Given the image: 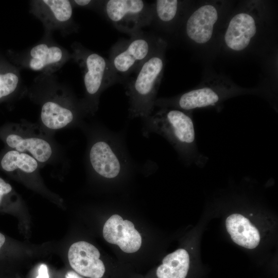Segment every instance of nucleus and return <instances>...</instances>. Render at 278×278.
I'll list each match as a JSON object with an SVG mask.
<instances>
[{"mask_svg":"<svg viewBox=\"0 0 278 278\" xmlns=\"http://www.w3.org/2000/svg\"><path fill=\"white\" fill-rule=\"evenodd\" d=\"M76 4L80 6H85L88 5L91 2V1L90 0H76L74 1Z\"/></svg>","mask_w":278,"mask_h":278,"instance_id":"23","label":"nucleus"},{"mask_svg":"<svg viewBox=\"0 0 278 278\" xmlns=\"http://www.w3.org/2000/svg\"><path fill=\"white\" fill-rule=\"evenodd\" d=\"M1 197H0V200H1Z\"/></svg>","mask_w":278,"mask_h":278,"instance_id":"26","label":"nucleus"},{"mask_svg":"<svg viewBox=\"0 0 278 278\" xmlns=\"http://www.w3.org/2000/svg\"><path fill=\"white\" fill-rule=\"evenodd\" d=\"M144 136L152 133L164 137L186 165L204 166L207 158L199 151L194 122L189 112L170 108H160L154 114L142 118Z\"/></svg>","mask_w":278,"mask_h":278,"instance_id":"1","label":"nucleus"},{"mask_svg":"<svg viewBox=\"0 0 278 278\" xmlns=\"http://www.w3.org/2000/svg\"><path fill=\"white\" fill-rule=\"evenodd\" d=\"M85 61L87 71L84 82L90 96L97 98L102 90L120 81L109 60L101 56L96 53L88 54Z\"/></svg>","mask_w":278,"mask_h":278,"instance_id":"9","label":"nucleus"},{"mask_svg":"<svg viewBox=\"0 0 278 278\" xmlns=\"http://www.w3.org/2000/svg\"><path fill=\"white\" fill-rule=\"evenodd\" d=\"M99 257L98 250L83 241L72 244L68 252L72 268L79 274L90 278H101L104 274L105 265Z\"/></svg>","mask_w":278,"mask_h":278,"instance_id":"10","label":"nucleus"},{"mask_svg":"<svg viewBox=\"0 0 278 278\" xmlns=\"http://www.w3.org/2000/svg\"><path fill=\"white\" fill-rule=\"evenodd\" d=\"M259 23L256 13L249 9L234 13L229 20L223 35L226 48L234 53L247 49L259 32Z\"/></svg>","mask_w":278,"mask_h":278,"instance_id":"7","label":"nucleus"},{"mask_svg":"<svg viewBox=\"0 0 278 278\" xmlns=\"http://www.w3.org/2000/svg\"><path fill=\"white\" fill-rule=\"evenodd\" d=\"M189 257L187 252L179 249L168 254L157 270L158 278H185L189 269Z\"/></svg>","mask_w":278,"mask_h":278,"instance_id":"14","label":"nucleus"},{"mask_svg":"<svg viewBox=\"0 0 278 278\" xmlns=\"http://www.w3.org/2000/svg\"><path fill=\"white\" fill-rule=\"evenodd\" d=\"M1 165L7 171L20 169L24 172L31 173L37 169L38 163L33 157L26 153L11 150L3 157Z\"/></svg>","mask_w":278,"mask_h":278,"instance_id":"17","label":"nucleus"},{"mask_svg":"<svg viewBox=\"0 0 278 278\" xmlns=\"http://www.w3.org/2000/svg\"><path fill=\"white\" fill-rule=\"evenodd\" d=\"M46 4L53 12L55 18L59 21L68 20L72 14V8L67 0H44Z\"/></svg>","mask_w":278,"mask_h":278,"instance_id":"19","label":"nucleus"},{"mask_svg":"<svg viewBox=\"0 0 278 278\" xmlns=\"http://www.w3.org/2000/svg\"><path fill=\"white\" fill-rule=\"evenodd\" d=\"M167 43L160 40L152 55L126 85L129 116L145 118L152 114L165 66Z\"/></svg>","mask_w":278,"mask_h":278,"instance_id":"2","label":"nucleus"},{"mask_svg":"<svg viewBox=\"0 0 278 278\" xmlns=\"http://www.w3.org/2000/svg\"><path fill=\"white\" fill-rule=\"evenodd\" d=\"M105 14L118 30L133 36L152 23V5L141 0H109L104 3Z\"/></svg>","mask_w":278,"mask_h":278,"instance_id":"6","label":"nucleus"},{"mask_svg":"<svg viewBox=\"0 0 278 278\" xmlns=\"http://www.w3.org/2000/svg\"><path fill=\"white\" fill-rule=\"evenodd\" d=\"M36 278H49L48 268L45 264H43L40 266Z\"/></svg>","mask_w":278,"mask_h":278,"instance_id":"22","label":"nucleus"},{"mask_svg":"<svg viewBox=\"0 0 278 278\" xmlns=\"http://www.w3.org/2000/svg\"><path fill=\"white\" fill-rule=\"evenodd\" d=\"M11 190L12 187L11 185L0 178V197L9 193Z\"/></svg>","mask_w":278,"mask_h":278,"instance_id":"21","label":"nucleus"},{"mask_svg":"<svg viewBox=\"0 0 278 278\" xmlns=\"http://www.w3.org/2000/svg\"><path fill=\"white\" fill-rule=\"evenodd\" d=\"M251 92L225 81L206 82L196 88L170 98L157 99L155 107L190 111L219 105L234 96Z\"/></svg>","mask_w":278,"mask_h":278,"instance_id":"4","label":"nucleus"},{"mask_svg":"<svg viewBox=\"0 0 278 278\" xmlns=\"http://www.w3.org/2000/svg\"><path fill=\"white\" fill-rule=\"evenodd\" d=\"M184 2L177 0H158L152 4V22L163 28L172 27L182 13Z\"/></svg>","mask_w":278,"mask_h":278,"instance_id":"15","label":"nucleus"},{"mask_svg":"<svg viewBox=\"0 0 278 278\" xmlns=\"http://www.w3.org/2000/svg\"><path fill=\"white\" fill-rule=\"evenodd\" d=\"M102 233L107 242L118 245L126 253L136 252L142 245V237L133 223L128 220H123L117 214L112 215L107 220Z\"/></svg>","mask_w":278,"mask_h":278,"instance_id":"11","label":"nucleus"},{"mask_svg":"<svg viewBox=\"0 0 278 278\" xmlns=\"http://www.w3.org/2000/svg\"><path fill=\"white\" fill-rule=\"evenodd\" d=\"M222 10L214 3H205L195 9L186 17L184 33L188 40L195 45H204L214 36Z\"/></svg>","mask_w":278,"mask_h":278,"instance_id":"8","label":"nucleus"},{"mask_svg":"<svg viewBox=\"0 0 278 278\" xmlns=\"http://www.w3.org/2000/svg\"><path fill=\"white\" fill-rule=\"evenodd\" d=\"M65 278H82L76 272L70 271L67 272L65 275Z\"/></svg>","mask_w":278,"mask_h":278,"instance_id":"24","label":"nucleus"},{"mask_svg":"<svg viewBox=\"0 0 278 278\" xmlns=\"http://www.w3.org/2000/svg\"><path fill=\"white\" fill-rule=\"evenodd\" d=\"M160 40V38L147 35L142 31L128 40L118 41L112 46L109 60L120 80L138 71L152 55Z\"/></svg>","mask_w":278,"mask_h":278,"instance_id":"5","label":"nucleus"},{"mask_svg":"<svg viewBox=\"0 0 278 278\" xmlns=\"http://www.w3.org/2000/svg\"><path fill=\"white\" fill-rule=\"evenodd\" d=\"M5 241V237L0 233V249Z\"/></svg>","mask_w":278,"mask_h":278,"instance_id":"25","label":"nucleus"},{"mask_svg":"<svg viewBox=\"0 0 278 278\" xmlns=\"http://www.w3.org/2000/svg\"><path fill=\"white\" fill-rule=\"evenodd\" d=\"M19 81L18 76L13 73L0 74V98L12 93Z\"/></svg>","mask_w":278,"mask_h":278,"instance_id":"20","label":"nucleus"},{"mask_svg":"<svg viewBox=\"0 0 278 278\" xmlns=\"http://www.w3.org/2000/svg\"><path fill=\"white\" fill-rule=\"evenodd\" d=\"M124 134L104 130L90 148V167L103 179L115 180L138 168L127 150Z\"/></svg>","mask_w":278,"mask_h":278,"instance_id":"3","label":"nucleus"},{"mask_svg":"<svg viewBox=\"0 0 278 278\" xmlns=\"http://www.w3.org/2000/svg\"><path fill=\"white\" fill-rule=\"evenodd\" d=\"M225 225L228 232L236 244L249 249L258 246L259 232L247 218L239 214H232L227 218Z\"/></svg>","mask_w":278,"mask_h":278,"instance_id":"12","label":"nucleus"},{"mask_svg":"<svg viewBox=\"0 0 278 278\" xmlns=\"http://www.w3.org/2000/svg\"><path fill=\"white\" fill-rule=\"evenodd\" d=\"M6 143L19 152H29L37 161L41 163L46 162L52 154L50 145L41 138H23L17 134H10L7 136Z\"/></svg>","mask_w":278,"mask_h":278,"instance_id":"13","label":"nucleus"},{"mask_svg":"<svg viewBox=\"0 0 278 278\" xmlns=\"http://www.w3.org/2000/svg\"><path fill=\"white\" fill-rule=\"evenodd\" d=\"M30 55L32 58L30 62V67L33 70L38 71L47 64L59 61L62 53L58 47L48 48L46 44H41L31 49Z\"/></svg>","mask_w":278,"mask_h":278,"instance_id":"18","label":"nucleus"},{"mask_svg":"<svg viewBox=\"0 0 278 278\" xmlns=\"http://www.w3.org/2000/svg\"><path fill=\"white\" fill-rule=\"evenodd\" d=\"M41 117L46 127L57 130L70 124L73 120L74 115L70 110L55 102L48 101L42 106Z\"/></svg>","mask_w":278,"mask_h":278,"instance_id":"16","label":"nucleus"}]
</instances>
